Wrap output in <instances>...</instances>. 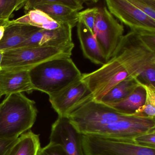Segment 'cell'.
<instances>
[{
  "label": "cell",
  "mask_w": 155,
  "mask_h": 155,
  "mask_svg": "<svg viewBox=\"0 0 155 155\" xmlns=\"http://www.w3.org/2000/svg\"><path fill=\"white\" fill-rule=\"evenodd\" d=\"M155 64V51L150 49L139 36L130 31L121 38L112 57L92 72L82 73L92 99L99 101L114 86L129 78H136Z\"/></svg>",
  "instance_id": "cell-1"
},
{
  "label": "cell",
  "mask_w": 155,
  "mask_h": 155,
  "mask_svg": "<svg viewBox=\"0 0 155 155\" xmlns=\"http://www.w3.org/2000/svg\"><path fill=\"white\" fill-rule=\"evenodd\" d=\"M34 90L49 96L57 94L81 80L82 73L71 58H57L29 71Z\"/></svg>",
  "instance_id": "cell-2"
},
{
  "label": "cell",
  "mask_w": 155,
  "mask_h": 155,
  "mask_svg": "<svg viewBox=\"0 0 155 155\" xmlns=\"http://www.w3.org/2000/svg\"><path fill=\"white\" fill-rule=\"evenodd\" d=\"M38 110L22 93L6 96L0 103V140L16 139L32 127Z\"/></svg>",
  "instance_id": "cell-3"
},
{
  "label": "cell",
  "mask_w": 155,
  "mask_h": 155,
  "mask_svg": "<svg viewBox=\"0 0 155 155\" xmlns=\"http://www.w3.org/2000/svg\"><path fill=\"white\" fill-rule=\"evenodd\" d=\"M127 116L105 103L94 100L91 96L75 107L67 117L79 132L91 135L99 128Z\"/></svg>",
  "instance_id": "cell-4"
},
{
  "label": "cell",
  "mask_w": 155,
  "mask_h": 155,
  "mask_svg": "<svg viewBox=\"0 0 155 155\" xmlns=\"http://www.w3.org/2000/svg\"><path fill=\"white\" fill-rule=\"evenodd\" d=\"M74 43L66 47H22L4 51L2 69L30 71L39 64L57 58H71Z\"/></svg>",
  "instance_id": "cell-5"
},
{
  "label": "cell",
  "mask_w": 155,
  "mask_h": 155,
  "mask_svg": "<svg viewBox=\"0 0 155 155\" xmlns=\"http://www.w3.org/2000/svg\"><path fill=\"white\" fill-rule=\"evenodd\" d=\"M82 145L86 155H155V149L139 146L133 140L97 135L83 134Z\"/></svg>",
  "instance_id": "cell-6"
},
{
  "label": "cell",
  "mask_w": 155,
  "mask_h": 155,
  "mask_svg": "<svg viewBox=\"0 0 155 155\" xmlns=\"http://www.w3.org/2000/svg\"><path fill=\"white\" fill-rule=\"evenodd\" d=\"M98 8L93 32L107 62L112 57L124 36V28L110 12L107 7Z\"/></svg>",
  "instance_id": "cell-7"
},
{
  "label": "cell",
  "mask_w": 155,
  "mask_h": 155,
  "mask_svg": "<svg viewBox=\"0 0 155 155\" xmlns=\"http://www.w3.org/2000/svg\"><path fill=\"white\" fill-rule=\"evenodd\" d=\"M107 8L114 17L139 36L155 34V20L140 11L129 0H106Z\"/></svg>",
  "instance_id": "cell-8"
},
{
  "label": "cell",
  "mask_w": 155,
  "mask_h": 155,
  "mask_svg": "<svg viewBox=\"0 0 155 155\" xmlns=\"http://www.w3.org/2000/svg\"><path fill=\"white\" fill-rule=\"evenodd\" d=\"M155 129V119L135 116L125 117L101 127L91 135L124 140H133L139 135Z\"/></svg>",
  "instance_id": "cell-9"
},
{
  "label": "cell",
  "mask_w": 155,
  "mask_h": 155,
  "mask_svg": "<svg viewBox=\"0 0 155 155\" xmlns=\"http://www.w3.org/2000/svg\"><path fill=\"white\" fill-rule=\"evenodd\" d=\"M82 135L68 117H58L51 127L50 142L61 146L67 155H86Z\"/></svg>",
  "instance_id": "cell-10"
},
{
  "label": "cell",
  "mask_w": 155,
  "mask_h": 155,
  "mask_svg": "<svg viewBox=\"0 0 155 155\" xmlns=\"http://www.w3.org/2000/svg\"><path fill=\"white\" fill-rule=\"evenodd\" d=\"M91 96L87 85L80 80L60 92L49 97L51 106L58 117H67L78 105Z\"/></svg>",
  "instance_id": "cell-11"
},
{
  "label": "cell",
  "mask_w": 155,
  "mask_h": 155,
  "mask_svg": "<svg viewBox=\"0 0 155 155\" xmlns=\"http://www.w3.org/2000/svg\"><path fill=\"white\" fill-rule=\"evenodd\" d=\"M72 28L69 24L65 23L60 28L52 30H39L16 48L22 47H66L73 43Z\"/></svg>",
  "instance_id": "cell-12"
},
{
  "label": "cell",
  "mask_w": 155,
  "mask_h": 155,
  "mask_svg": "<svg viewBox=\"0 0 155 155\" xmlns=\"http://www.w3.org/2000/svg\"><path fill=\"white\" fill-rule=\"evenodd\" d=\"M24 8L28 12L40 10L57 22L69 24L72 28L78 22L79 12L56 3L55 0H26Z\"/></svg>",
  "instance_id": "cell-13"
},
{
  "label": "cell",
  "mask_w": 155,
  "mask_h": 155,
  "mask_svg": "<svg viewBox=\"0 0 155 155\" xmlns=\"http://www.w3.org/2000/svg\"><path fill=\"white\" fill-rule=\"evenodd\" d=\"M0 87L3 95L8 96L13 93L34 91L29 71H0Z\"/></svg>",
  "instance_id": "cell-14"
},
{
  "label": "cell",
  "mask_w": 155,
  "mask_h": 155,
  "mask_svg": "<svg viewBox=\"0 0 155 155\" xmlns=\"http://www.w3.org/2000/svg\"><path fill=\"white\" fill-rule=\"evenodd\" d=\"M77 26V34L83 56L94 64L104 65L107 61L94 34L80 21H79Z\"/></svg>",
  "instance_id": "cell-15"
},
{
  "label": "cell",
  "mask_w": 155,
  "mask_h": 155,
  "mask_svg": "<svg viewBox=\"0 0 155 155\" xmlns=\"http://www.w3.org/2000/svg\"><path fill=\"white\" fill-rule=\"evenodd\" d=\"M39 30L28 25H7L3 38L0 41V50L6 51L16 48Z\"/></svg>",
  "instance_id": "cell-16"
},
{
  "label": "cell",
  "mask_w": 155,
  "mask_h": 155,
  "mask_svg": "<svg viewBox=\"0 0 155 155\" xmlns=\"http://www.w3.org/2000/svg\"><path fill=\"white\" fill-rule=\"evenodd\" d=\"M13 24L30 25L40 29L52 30L60 28L63 24L54 20L41 11L34 9L28 12L26 15L21 18L8 21L7 23V25Z\"/></svg>",
  "instance_id": "cell-17"
},
{
  "label": "cell",
  "mask_w": 155,
  "mask_h": 155,
  "mask_svg": "<svg viewBox=\"0 0 155 155\" xmlns=\"http://www.w3.org/2000/svg\"><path fill=\"white\" fill-rule=\"evenodd\" d=\"M139 83V86L125 98L106 104L120 114L127 116H133L136 111L143 106L146 100V89L140 82Z\"/></svg>",
  "instance_id": "cell-18"
},
{
  "label": "cell",
  "mask_w": 155,
  "mask_h": 155,
  "mask_svg": "<svg viewBox=\"0 0 155 155\" xmlns=\"http://www.w3.org/2000/svg\"><path fill=\"white\" fill-rule=\"evenodd\" d=\"M40 147L39 135L29 130L18 138L8 155H37Z\"/></svg>",
  "instance_id": "cell-19"
},
{
  "label": "cell",
  "mask_w": 155,
  "mask_h": 155,
  "mask_svg": "<svg viewBox=\"0 0 155 155\" xmlns=\"http://www.w3.org/2000/svg\"><path fill=\"white\" fill-rule=\"evenodd\" d=\"M136 78H129L111 88L99 101L107 104L121 100L130 95L139 86Z\"/></svg>",
  "instance_id": "cell-20"
},
{
  "label": "cell",
  "mask_w": 155,
  "mask_h": 155,
  "mask_svg": "<svg viewBox=\"0 0 155 155\" xmlns=\"http://www.w3.org/2000/svg\"><path fill=\"white\" fill-rule=\"evenodd\" d=\"M140 84L146 89V100L143 106L138 109L133 116L155 119V88Z\"/></svg>",
  "instance_id": "cell-21"
},
{
  "label": "cell",
  "mask_w": 155,
  "mask_h": 155,
  "mask_svg": "<svg viewBox=\"0 0 155 155\" xmlns=\"http://www.w3.org/2000/svg\"><path fill=\"white\" fill-rule=\"evenodd\" d=\"M26 0H0V20L8 21L12 14L24 6Z\"/></svg>",
  "instance_id": "cell-22"
},
{
  "label": "cell",
  "mask_w": 155,
  "mask_h": 155,
  "mask_svg": "<svg viewBox=\"0 0 155 155\" xmlns=\"http://www.w3.org/2000/svg\"><path fill=\"white\" fill-rule=\"evenodd\" d=\"M98 9V8L95 7L78 12L79 21H82L93 34L94 24Z\"/></svg>",
  "instance_id": "cell-23"
},
{
  "label": "cell",
  "mask_w": 155,
  "mask_h": 155,
  "mask_svg": "<svg viewBox=\"0 0 155 155\" xmlns=\"http://www.w3.org/2000/svg\"><path fill=\"white\" fill-rule=\"evenodd\" d=\"M144 14L155 20V0H129Z\"/></svg>",
  "instance_id": "cell-24"
},
{
  "label": "cell",
  "mask_w": 155,
  "mask_h": 155,
  "mask_svg": "<svg viewBox=\"0 0 155 155\" xmlns=\"http://www.w3.org/2000/svg\"><path fill=\"white\" fill-rule=\"evenodd\" d=\"M133 141L139 146L155 149V129L136 137Z\"/></svg>",
  "instance_id": "cell-25"
},
{
  "label": "cell",
  "mask_w": 155,
  "mask_h": 155,
  "mask_svg": "<svg viewBox=\"0 0 155 155\" xmlns=\"http://www.w3.org/2000/svg\"><path fill=\"white\" fill-rule=\"evenodd\" d=\"M141 84L155 88V64L144 70L137 78Z\"/></svg>",
  "instance_id": "cell-26"
},
{
  "label": "cell",
  "mask_w": 155,
  "mask_h": 155,
  "mask_svg": "<svg viewBox=\"0 0 155 155\" xmlns=\"http://www.w3.org/2000/svg\"><path fill=\"white\" fill-rule=\"evenodd\" d=\"M37 155H67L62 147L50 142L44 147L40 148Z\"/></svg>",
  "instance_id": "cell-27"
},
{
  "label": "cell",
  "mask_w": 155,
  "mask_h": 155,
  "mask_svg": "<svg viewBox=\"0 0 155 155\" xmlns=\"http://www.w3.org/2000/svg\"><path fill=\"white\" fill-rule=\"evenodd\" d=\"M18 138L9 140H0V155H8Z\"/></svg>",
  "instance_id": "cell-28"
},
{
  "label": "cell",
  "mask_w": 155,
  "mask_h": 155,
  "mask_svg": "<svg viewBox=\"0 0 155 155\" xmlns=\"http://www.w3.org/2000/svg\"><path fill=\"white\" fill-rule=\"evenodd\" d=\"M144 44L151 51H155V34H149L139 36Z\"/></svg>",
  "instance_id": "cell-29"
},
{
  "label": "cell",
  "mask_w": 155,
  "mask_h": 155,
  "mask_svg": "<svg viewBox=\"0 0 155 155\" xmlns=\"http://www.w3.org/2000/svg\"><path fill=\"white\" fill-rule=\"evenodd\" d=\"M3 24V25L0 26V41L3 38V36L4 35V32H5V29H6V27L7 26V23Z\"/></svg>",
  "instance_id": "cell-30"
},
{
  "label": "cell",
  "mask_w": 155,
  "mask_h": 155,
  "mask_svg": "<svg viewBox=\"0 0 155 155\" xmlns=\"http://www.w3.org/2000/svg\"><path fill=\"white\" fill-rule=\"evenodd\" d=\"M4 51L0 50V71L2 70L1 64L3 60V55H4Z\"/></svg>",
  "instance_id": "cell-31"
},
{
  "label": "cell",
  "mask_w": 155,
  "mask_h": 155,
  "mask_svg": "<svg viewBox=\"0 0 155 155\" xmlns=\"http://www.w3.org/2000/svg\"><path fill=\"white\" fill-rule=\"evenodd\" d=\"M8 21H6L4 20H0V26L3 25V24H6Z\"/></svg>",
  "instance_id": "cell-32"
},
{
  "label": "cell",
  "mask_w": 155,
  "mask_h": 155,
  "mask_svg": "<svg viewBox=\"0 0 155 155\" xmlns=\"http://www.w3.org/2000/svg\"><path fill=\"white\" fill-rule=\"evenodd\" d=\"M3 92H2V91L1 87H0V98L2 97V96H3Z\"/></svg>",
  "instance_id": "cell-33"
}]
</instances>
